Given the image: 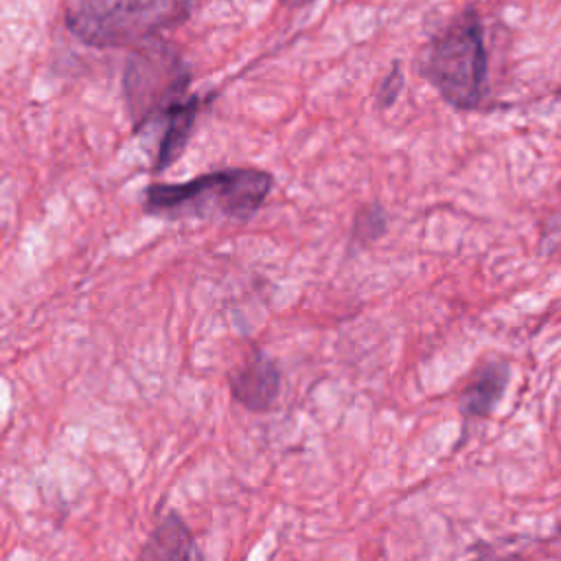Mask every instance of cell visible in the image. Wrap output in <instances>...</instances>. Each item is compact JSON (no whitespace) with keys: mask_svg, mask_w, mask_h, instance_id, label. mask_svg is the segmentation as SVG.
Instances as JSON below:
<instances>
[{"mask_svg":"<svg viewBox=\"0 0 561 561\" xmlns=\"http://www.w3.org/2000/svg\"><path fill=\"white\" fill-rule=\"evenodd\" d=\"M191 70L164 39H147L129 55L123 96L134 129L153 138V171L171 167L188 145L202 99L188 92Z\"/></svg>","mask_w":561,"mask_h":561,"instance_id":"obj_1","label":"cell"},{"mask_svg":"<svg viewBox=\"0 0 561 561\" xmlns=\"http://www.w3.org/2000/svg\"><path fill=\"white\" fill-rule=\"evenodd\" d=\"M274 186L267 171L230 167L186 182H156L142 191V210L156 217L252 219Z\"/></svg>","mask_w":561,"mask_h":561,"instance_id":"obj_2","label":"cell"},{"mask_svg":"<svg viewBox=\"0 0 561 561\" xmlns=\"http://www.w3.org/2000/svg\"><path fill=\"white\" fill-rule=\"evenodd\" d=\"M421 72L451 107H480L486 94L489 57L482 22L473 7L458 13L430 39L421 57Z\"/></svg>","mask_w":561,"mask_h":561,"instance_id":"obj_3","label":"cell"},{"mask_svg":"<svg viewBox=\"0 0 561 561\" xmlns=\"http://www.w3.org/2000/svg\"><path fill=\"white\" fill-rule=\"evenodd\" d=\"M195 0H75L66 26L88 46L121 48L184 22Z\"/></svg>","mask_w":561,"mask_h":561,"instance_id":"obj_4","label":"cell"},{"mask_svg":"<svg viewBox=\"0 0 561 561\" xmlns=\"http://www.w3.org/2000/svg\"><path fill=\"white\" fill-rule=\"evenodd\" d=\"M230 397L250 412H267L280 394V368L261 348H254L239 368L228 375Z\"/></svg>","mask_w":561,"mask_h":561,"instance_id":"obj_5","label":"cell"},{"mask_svg":"<svg viewBox=\"0 0 561 561\" xmlns=\"http://www.w3.org/2000/svg\"><path fill=\"white\" fill-rule=\"evenodd\" d=\"M134 561H206L193 530L180 513H164Z\"/></svg>","mask_w":561,"mask_h":561,"instance_id":"obj_6","label":"cell"},{"mask_svg":"<svg viewBox=\"0 0 561 561\" xmlns=\"http://www.w3.org/2000/svg\"><path fill=\"white\" fill-rule=\"evenodd\" d=\"M511 379V366L502 359L484 362L460 392L458 408L465 419H486L497 408Z\"/></svg>","mask_w":561,"mask_h":561,"instance_id":"obj_7","label":"cell"},{"mask_svg":"<svg viewBox=\"0 0 561 561\" xmlns=\"http://www.w3.org/2000/svg\"><path fill=\"white\" fill-rule=\"evenodd\" d=\"M386 226H388V215L379 204L364 206L355 215L353 230H351V243L353 245H368L386 232Z\"/></svg>","mask_w":561,"mask_h":561,"instance_id":"obj_8","label":"cell"},{"mask_svg":"<svg viewBox=\"0 0 561 561\" xmlns=\"http://www.w3.org/2000/svg\"><path fill=\"white\" fill-rule=\"evenodd\" d=\"M401 90H403V72H401L399 64H394V66L386 72L383 81L379 83V90H377V105H379V107H390V105L399 99Z\"/></svg>","mask_w":561,"mask_h":561,"instance_id":"obj_9","label":"cell"},{"mask_svg":"<svg viewBox=\"0 0 561 561\" xmlns=\"http://www.w3.org/2000/svg\"><path fill=\"white\" fill-rule=\"evenodd\" d=\"M491 561H524V559L517 557V554H506V557H497V559H491Z\"/></svg>","mask_w":561,"mask_h":561,"instance_id":"obj_10","label":"cell"},{"mask_svg":"<svg viewBox=\"0 0 561 561\" xmlns=\"http://www.w3.org/2000/svg\"><path fill=\"white\" fill-rule=\"evenodd\" d=\"M291 4H307V2H311V0H289Z\"/></svg>","mask_w":561,"mask_h":561,"instance_id":"obj_11","label":"cell"}]
</instances>
